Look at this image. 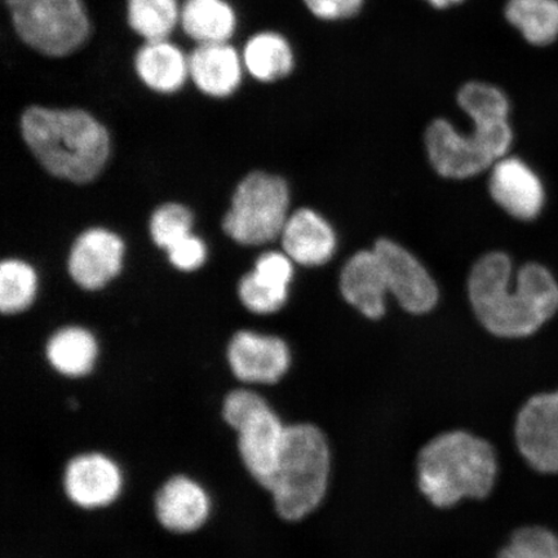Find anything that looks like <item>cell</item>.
<instances>
[{"label": "cell", "mask_w": 558, "mask_h": 558, "mask_svg": "<svg viewBox=\"0 0 558 558\" xmlns=\"http://www.w3.org/2000/svg\"><path fill=\"white\" fill-rule=\"evenodd\" d=\"M490 193L497 204L520 220H532L544 204L541 180L518 158H501L494 165Z\"/></svg>", "instance_id": "obj_15"}, {"label": "cell", "mask_w": 558, "mask_h": 558, "mask_svg": "<svg viewBox=\"0 0 558 558\" xmlns=\"http://www.w3.org/2000/svg\"><path fill=\"white\" fill-rule=\"evenodd\" d=\"M226 364L239 386L267 390L289 378L292 353L277 335L240 330L228 341Z\"/></svg>", "instance_id": "obj_10"}, {"label": "cell", "mask_w": 558, "mask_h": 558, "mask_svg": "<svg viewBox=\"0 0 558 558\" xmlns=\"http://www.w3.org/2000/svg\"><path fill=\"white\" fill-rule=\"evenodd\" d=\"M60 487L65 499L76 509L102 511L122 498L125 473L121 463L107 451H80L62 465Z\"/></svg>", "instance_id": "obj_9"}, {"label": "cell", "mask_w": 558, "mask_h": 558, "mask_svg": "<svg viewBox=\"0 0 558 558\" xmlns=\"http://www.w3.org/2000/svg\"><path fill=\"white\" fill-rule=\"evenodd\" d=\"M512 263L506 254H487L474 265L469 291L480 324L501 339H521L541 330L558 310V286L548 269L527 264L511 291Z\"/></svg>", "instance_id": "obj_1"}, {"label": "cell", "mask_w": 558, "mask_h": 558, "mask_svg": "<svg viewBox=\"0 0 558 558\" xmlns=\"http://www.w3.org/2000/svg\"><path fill=\"white\" fill-rule=\"evenodd\" d=\"M289 205V187L283 179L260 171L250 173L236 186L222 228L235 242L259 246L282 234Z\"/></svg>", "instance_id": "obj_8"}, {"label": "cell", "mask_w": 558, "mask_h": 558, "mask_svg": "<svg viewBox=\"0 0 558 558\" xmlns=\"http://www.w3.org/2000/svg\"><path fill=\"white\" fill-rule=\"evenodd\" d=\"M120 236L105 229H89L75 241L69 274L86 290H99L120 274L123 259Z\"/></svg>", "instance_id": "obj_14"}, {"label": "cell", "mask_w": 558, "mask_h": 558, "mask_svg": "<svg viewBox=\"0 0 558 558\" xmlns=\"http://www.w3.org/2000/svg\"><path fill=\"white\" fill-rule=\"evenodd\" d=\"M220 414L234 434L243 470L267 492L281 458L289 422L264 390L247 386L228 390Z\"/></svg>", "instance_id": "obj_6"}, {"label": "cell", "mask_w": 558, "mask_h": 558, "mask_svg": "<svg viewBox=\"0 0 558 558\" xmlns=\"http://www.w3.org/2000/svg\"><path fill=\"white\" fill-rule=\"evenodd\" d=\"M497 449L484 436L464 428L441 432L415 458L418 493L437 509L490 497L499 478Z\"/></svg>", "instance_id": "obj_3"}, {"label": "cell", "mask_w": 558, "mask_h": 558, "mask_svg": "<svg viewBox=\"0 0 558 558\" xmlns=\"http://www.w3.org/2000/svg\"><path fill=\"white\" fill-rule=\"evenodd\" d=\"M365 0H304L314 16L326 21L351 19L361 11Z\"/></svg>", "instance_id": "obj_31"}, {"label": "cell", "mask_w": 558, "mask_h": 558, "mask_svg": "<svg viewBox=\"0 0 558 558\" xmlns=\"http://www.w3.org/2000/svg\"><path fill=\"white\" fill-rule=\"evenodd\" d=\"M135 70L146 87L173 94L190 76V58L167 39L145 41L135 54Z\"/></svg>", "instance_id": "obj_20"}, {"label": "cell", "mask_w": 558, "mask_h": 558, "mask_svg": "<svg viewBox=\"0 0 558 558\" xmlns=\"http://www.w3.org/2000/svg\"><path fill=\"white\" fill-rule=\"evenodd\" d=\"M458 102L472 118V134H459L448 121L437 120L425 132V144L430 162L441 177L466 179L504 158L513 134L508 123L509 104L499 88L466 83L459 90Z\"/></svg>", "instance_id": "obj_2"}, {"label": "cell", "mask_w": 558, "mask_h": 558, "mask_svg": "<svg viewBox=\"0 0 558 558\" xmlns=\"http://www.w3.org/2000/svg\"><path fill=\"white\" fill-rule=\"evenodd\" d=\"M425 2H428L432 7H435V9L444 10L449 9V7L453 4L463 2V0H425Z\"/></svg>", "instance_id": "obj_32"}, {"label": "cell", "mask_w": 558, "mask_h": 558, "mask_svg": "<svg viewBox=\"0 0 558 558\" xmlns=\"http://www.w3.org/2000/svg\"><path fill=\"white\" fill-rule=\"evenodd\" d=\"M128 23L145 41L170 37L180 23L178 0H128Z\"/></svg>", "instance_id": "obj_24"}, {"label": "cell", "mask_w": 558, "mask_h": 558, "mask_svg": "<svg viewBox=\"0 0 558 558\" xmlns=\"http://www.w3.org/2000/svg\"><path fill=\"white\" fill-rule=\"evenodd\" d=\"M257 282L275 290H289L294 269L289 256L267 253L257 259L253 274Z\"/></svg>", "instance_id": "obj_29"}, {"label": "cell", "mask_w": 558, "mask_h": 558, "mask_svg": "<svg viewBox=\"0 0 558 558\" xmlns=\"http://www.w3.org/2000/svg\"><path fill=\"white\" fill-rule=\"evenodd\" d=\"M506 17L530 45L548 46L558 38V0H508Z\"/></svg>", "instance_id": "obj_23"}, {"label": "cell", "mask_w": 558, "mask_h": 558, "mask_svg": "<svg viewBox=\"0 0 558 558\" xmlns=\"http://www.w3.org/2000/svg\"><path fill=\"white\" fill-rule=\"evenodd\" d=\"M167 251L170 262L180 270L198 269L206 260L205 243L191 234L172 244Z\"/></svg>", "instance_id": "obj_30"}, {"label": "cell", "mask_w": 558, "mask_h": 558, "mask_svg": "<svg viewBox=\"0 0 558 558\" xmlns=\"http://www.w3.org/2000/svg\"><path fill=\"white\" fill-rule=\"evenodd\" d=\"M37 291V276L31 265L4 260L0 267V311L12 316L26 311Z\"/></svg>", "instance_id": "obj_25"}, {"label": "cell", "mask_w": 558, "mask_h": 558, "mask_svg": "<svg viewBox=\"0 0 558 558\" xmlns=\"http://www.w3.org/2000/svg\"><path fill=\"white\" fill-rule=\"evenodd\" d=\"M495 558H558V536L543 526H522Z\"/></svg>", "instance_id": "obj_26"}, {"label": "cell", "mask_w": 558, "mask_h": 558, "mask_svg": "<svg viewBox=\"0 0 558 558\" xmlns=\"http://www.w3.org/2000/svg\"><path fill=\"white\" fill-rule=\"evenodd\" d=\"M45 360L47 367L60 378L85 380L99 367V341L85 327H62L47 340Z\"/></svg>", "instance_id": "obj_16"}, {"label": "cell", "mask_w": 558, "mask_h": 558, "mask_svg": "<svg viewBox=\"0 0 558 558\" xmlns=\"http://www.w3.org/2000/svg\"><path fill=\"white\" fill-rule=\"evenodd\" d=\"M193 216L184 206L169 204L159 207L150 221L153 241L169 250L172 244L191 234Z\"/></svg>", "instance_id": "obj_27"}, {"label": "cell", "mask_w": 558, "mask_h": 558, "mask_svg": "<svg viewBox=\"0 0 558 558\" xmlns=\"http://www.w3.org/2000/svg\"><path fill=\"white\" fill-rule=\"evenodd\" d=\"M236 13L227 0H184L180 25L197 45L228 44L236 31Z\"/></svg>", "instance_id": "obj_21"}, {"label": "cell", "mask_w": 558, "mask_h": 558, "mask_svg": "<svg viewBox=\"0 0 558 558\" xmlns=\"http://www.w3.org/2000/svg\"><path fill=\"white\" fill-rule=\"evenodd\" d=\"M243 60L229 44L198 45L190 54V76L202 93L227 97L240 87Z\"/></svg>", "instance_id": "obj_19"}, {"label": "cell", "mask_w": 558, "mask_h": 558, "mask_svg": "<svg viewBox=\"0 0 558 558\" xmlns=\"http://www.w3.org/2000/svg\"><path fill=\"white\" fill-rule=\"evenodd\" d=\"M281 236L286 254L305 267L329 262L337 248V236L329 222L308 208L290 216Z\"/></svg>", "instance_id": "obj_18"}, {"label": "cell", "mask_w": 558, "mask_h": 558, "mask_svg": "<svg viewBox=\"0 0 558 558\" xmlns=\"http://www.w3.org/2000/svg\"><path fill=\"white\" fill-rule=\"evenodd\" d=\"M515 448L530 469L558 473V389L530 397L515 415Z\"/></svg>", "instance_id": "obj_11"}, {"label": "cell", "mask_w": 558, "mask_h": 558, "mask_svg": "<svg viewBox=\"0 0 558 558\" xmlns=\"http://www.w3.org/2000/svg\"><path fill=\"white\" fill-rule=\"evenodd\" d=\"M341 294L369 319L386 313V274L375 251H361L348 260L340 278Z\"/></svg>", "instance_id": "obj_17"}, {"label": "cell", "mask_w": 558, "mask_h": 558, "mask_svg": "<svg viewBox=\"0 0 558 558\" xmlns=\"http://www.w3.org/2000/svg\"><path fill=\"white\" fill-rule=\"evenodd\" d=\"M21 131L40 165L53 177L85 184L107 163V129L81 109L31 107L21 118Z\"/></svg>", "instance_id": "obj_4"}, {"label": "cell", "mask_w": 558, "mask_h": 558, "mask_svg": "<svg viewBox=\"0 0 558 558\" xmlns=\"http://www.w3.org/2000/svg\"><path fill=\"white\" fill-rule=\"evenodd\" d=\"M13 29L24 45L48 58H66L93 32L83 0H4Z\"/></svg>", "instance_id": "obj_7"}, {"label": "cell", "mask_w": 558, "mask_h": 558, "mask_svg": "<svg viewBox=\"0 0 558 558\" xmlns=\"http://www.w3.org/2000/svg\"><path fill=\"white\" fill-rule=\"evenodd\" d=\"M242 60L248 73L265 83L284 78L295 65L289 40L275 32L253 35L243 47Z\"/></svg>", "instance_id": "obj_22"}, {"label": "cell", "mask_w": 558, "mask_h": 558, "mask_svg": "<svg viewBox=\"0 0 558 558\" xmlns=\"http://www.w3.org/2000/svg\"><path fill=\"white\" fill-rule=\"evenodd\" d=\"M153 513L165 532L187 536L201 532L214 511L211 493L184 472L167 477L153 495Z\"/></svg>", "instance_id": "obj_12"}, {"label": "cell", "mask_w": 558, "mask_h": 558, "mask_svg": "<svg viewBox=\"0 0 558 558\" xmlns=\"http://www.w3.org/2000/svg\"><path fill=\"white\" fill-rule=\"evenodd\" d=\"M239 294L241 302L256 314L276 313L288 302L289 290L269 289L256 281L253 275L241 279Z\"/></svg>", "instance_id": "obj_28"}, {"label": "cell", "mask_w": 558, "mask_h": 558, "mask_svg": "<svg viewBox=\"0 0 558 558\" xmlns=\"http://www.w3.org/2000/svg\"><path fill=\"white\" fill-rule=\"evenodd\" d=\"M333 456L326 432L305 421L289 422L281 458L267 490L271 508L288 525H299L324 506Z\"/></svg>", "instance_id": "obj_5"}, {"label": "cell", "mask_w": 558, "mask_h": 558, "mask_svg": "<svg viewBox=\"0 0 558 558\" xmlns=\"http://www.w3.org/2000/svg\"><path fill=\"white\" fill-rule=\"evenodd\" d=\"M374 251L386 274L388 290L404 311L424 314L435 308L438 290L434 278L408 250L392 241L380 240Z\"/></svg>", "instance_id": "obj_13"}]
</instances>
